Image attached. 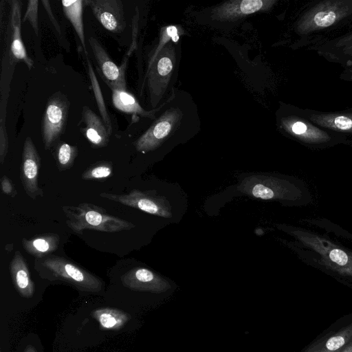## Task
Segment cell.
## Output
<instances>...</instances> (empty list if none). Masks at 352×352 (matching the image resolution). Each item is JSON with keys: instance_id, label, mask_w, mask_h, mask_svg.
<instances>
[{"instance_id": "cell-1", "label": "cell", "mask_w": 352, "mask_h": 352, "mask_svg": "<svg viewBox=\"0 0 352 352\" xmlns=\"http://www.w3.org/2000/svg\"><path fill=\"white\" fill-rule=\"evenodd\" d=\"M352 25V0L308 2L297 16L293 30L295 45L308 49L330 37L333 32Z\"/></svg>"}, {"instance_id": "cell-2", "label": "cell", "mask_w": 352, "mask_h": 352, "mask_svg": "<svg viewBox=\"0 0 352 352\" xmlns=\"http://www.w3.org/2000/svg\"><path fill=\"white\" fill-rule=\"evenodd\" d=\"M34 268L43 279L66 283L80 291L94 293L102 288L100 278L62 256L49 255L36 258Z\"/></svg>"}, {"instance_id": "cell-3", "label": "cell", "mask_w": 352, "mask_h": 352, "mask_svg": "<svg viewBox=\"0 0 352 352\" xmlns=\"http://www.w3.org/2000/svg\"><path fill=\"white\" fill-rule=\"evenodd\" d=\"M279 121L280 126L285 133L307 146L324 148L349 142L342 135L312 122L305 115L302 109L294 107L285 109Z\"/></svg>"}, {"instance_id": "cell-4", "label": "cell", "mask_w": 352, "mask_h": 352, "mask_svg": "<svg viewBox=\"0 0 352 352\" xmlns=\"http://www.w3.org/2000/svg\"><path fill=\"white\" fill-rule=\"evenodd\" d=\"M66 224L76 233L85 230L105 232L129 230L135 227L132 223L107 213L105 209L89 203L62 208Z\"/></svg>"}, {"instance_id": "cell-5", "label": "cell", "mask_w": 352, "mask_h": 352, "mask_svg": "<svg viewBox=\"0 0 352 352\" xmlns=\"http://www.w3.org/2000/svg\"><path fill=\"white\" fill-rule=\"evenodd\" d=\"M292 234L320 256L326 266L340 274L352 277V252L309 232L297 230L293 231Z\"/></svg>"}, {"instance_id": "cell-6", "label": "cell", "mask_w": 352, "mask_h": 352, "mask_svg": "<svg viewBox=\"0 0 352 352\" xmlns=\"http://www.w3.org/2000/svg\"><path fill=\"white\" fill-rule=\"evenodd\" d=\"M239 190L256 198L295 201L302 196L300 190L287 180L261 175L245 178Z\"/></svg>"}, {"instance_id": "cell-7", "label": "cell", "mask_w": 352, "mask_h": 352, "mask_svg": "<svg viewBox=\"0 0 352 352\" xmlns=\"http://www.w3.org/2000/svg\"><path fill=\"white\" fill-rule=\"evenodd\" d=\"M69 102L61 92L52 95L47 102L41 122V134L45 149H51L65 130Z\"/></svg>"}, {"instance_id": "cell-8", "label": "cell", "mask_w": 352, "mask_h": 352, "mask_svg": "<svg viewBox=\"0 0 352 352\" xmlns=\"http://www.w3.org/2000/svg\"><path fill=\"white\" fill-rule=\"evenodd\" d=\"M100 197L159 217L168 218L172 216L168 201L150 192L133 189L127 194L121 195L102 192Z\"/></svg>"}, {"instance_id": "cell-9", "label": "cell", "mask_w": 352, "mask_h": 352, "mask_svg": "<svg viewBox=\"0 0 352 352\" xmlns=\"http://www.w3.org/2000/svg\"><path fill=\"white\" fill-rule=\"evenodd\" d=\"M40 166L39 154L30 137H27L22 153L20 179L26 195L33 199L43 196V191L38 185Z\"/></svg>"}, {"instance_id": "cell-10", "label": "cell", "mask_w": 352, "mask_h": 352, "mask_svg": "<svg viewBox=\"0 0 352 352\" xmlns=\"http://www.w3.org/2000/svg\"><path fill=\"white\" fill-rule=\"evenodd\" d=\"M308 50L344 68L352 67V30L322 41Z\"/></svg>"}, {"instance_id": "cell-11", "label": "cell", "mask_w": 352, "mask_h": 352, "mask_svg": "<svg viewBox=\"0 0 352 352\" xmlns=\"http://www.w3.org/2000/svg\"><path fill=\"white\" fill-rule=\"evenodd\" d=\"M305 115L316 125L344 136L352 142V107L336 111L302 109Z\"/></svg>"}, {"instance_id": "cell-12", "label": "cell", "mask_w": 352, "mask_h": 352, "mask_svg": "<svg viewBox=\"0 0 352 352\" xmlns=\"http://www.w3.org/2000/svg\"><path fill=\"white\" fill-rule=\"evenodd\" d=\"M95 17L107 30L120 33L126 27L122 2L120 0H88Z\"/></svg>"}, {"instance_id": "cell-13", "label": "cell", "mask_w": 352, "mask_h": 352, "mask_svg": "<svg viewBox=\"0 0 352 352\" xmlns=\"http://www.w3.org/2000/svg\"><path fill=\"white\" fill-rule=\"evenodd\" d=\"M123 285L131 290L162 293L170 289V283L153 271L144 267H135L122 277Z\"/></svg>"}, {"instance_id": "cell-14", "label": "cell", "mask_w": 352, "mask_h": 352, "mask_svg": "<svg viewBox=\"0 0 352 352\" xmlns=\"http://www.w3.org/2000/svg\"><path fill=\"white\" fill-rule=\"evenodd\" d=\"M89 43L94 53L102 78L109 88L126 90L125 73L109 57L100 42L94 36L89 38Z\"/></svg>"}, {"instance_id": "cell-15", "label": "cell", "mask_w": 352, "mask_h": 352, "mask_svg": "<svg viewBox=\"0 0 352 352\" xmlns=\"http://www.w3.org/2000/svg\"><path fill=\"white\" fill-rule=\"evenodd\" d=\"M274 0L230 1L212 10V18L220 21L234 20L260 11H267Z\"/></svg>"}, {"instance_id": "cell-16", "label": "cell", "mask_w": 352, "mask_h": 352, "mask_svg": "<svg viewBox=\"0 0 352 352\" xmlns=\"http://www.w3.org/2000/svg\"><path fill=\"white\" fill-rule=\"evenodd\" d=\"M177 118L175 112H168L162 116L136 140V150L146 153L155 149L169 135Z\"/></svg>"}, {"instance_id": "cell-17", "label": "cell", "mask_w": 352, "mask_h": 352, "mask_svg": "<svg viewBox=\"0 0 352 352\" xmlns=\"http://www.w3.org/2000/svg\"><path fill=\"white\" fill-rule=\"evenodd\" d=\"M10 54L16 61H23L29 69L33 67L34 62L29 57L21 37V1H10Z\"/></svg>"}, {"instance_id": "cell-18", "label": "cell", "mask_w": 352, "mask_h": 352, "mask_svg": "<svg viewBox=\"0 0 352 352\" xmlns=\"http://www.w3.org/2000/svg\"><path fill=\"white\" fill-rule=\"evenodd\" d=\"M80 123L81 133L93 146L101 148L108 144L111 135L103 120L87 106L82 107Z\"/></svg>"}, {"instance_id": "cell-19", "label": "cell", "mask_w": 352, "mask_h": 352, "mask_svg": "<svg viewBox=\"0 0 352 352\" xmlns=\"http://www.w3.org/2000/svg\"><path fill=\"white\" fill-rule=\"evenodd\" d=\"M13 284L24 298H31L35 292L34 283L30 278L28 265L19 251H16L9 264Z\"/></svg>"}, {"instance_id": "cell-20", "label": "cell", "mask_w": 352, "mask_h": 352, "mask_svg": "<svg viewBox=\"0 0 352 352\" xmlns=\"http://www.w3.org/2000/svg\"><path fill=\"white\" fill-rule=\"evenodd\" d=\"M60 237L54 233H45L33 238L23 239L22 246L26 252L36 258H41L55 252L59 245Z\"/></svg>"}, {"instance_id": "cell-21", "label": "cell", "mask_w": 352, "mask_h": 352, "mask_svg": "<svg viewBox=\"0 0 352 352\" xmlns=\"http://www.w3.org/2000/svg\"><path fill=\"white\" fill-rule=\"evenodd\" d=\"M112 91V102L114 107L118 110L138 115L142 117L153 118V111L144 110L139 104L135 98L126 90H122L115 88H111Z\"/></svg>"}, {"instance_id": "cell-22", "label": "cell", "mask_w": 352, "mask_h": 352, "mask_svg": "<svg viewBox=\"0 0 352 352\" xmlns=\"http://www.w3.org/2000/svg\"><path fill=\"white\" fill-rule=\"evenodd\" d=\"M91 316L103 329L111 331L120 329L130 320L127 313L112 308L97 309Z\"/></svg>"}, {"instance_id": "cell-23", "label": "cell", "mask_w": 352, "mask_h": 352, "mask_svg": "<svg viewBox=\"0 0 352 352\" xmlns=\"http://www.w3.org/2000/svg\"><path fill=\"white\" fill-rule=\"evenodd\" d=\"M63 12L73 25L83 47L85 56H87L83 25V6L85 1H62Z\"/></svg>"}, {"instance_id": "cell-24", "label": "cell", "mask_w": 352, "mask_h": 352, "mask_svg": "<svg viewBox=\"0 0 352 352\" xmlns=\"http://www.w3.org/2000/svg\"><path fill=\"white\" fill-rule=\"evenodd\" d=\"M53 155L60 171L70 169L78 155V148L66 142H57L53 151Z\"/></svg>"}, {"instance_id": "cell-25", "label": "cell", "mask_w": 352, "mask_h": 352, "mask_svg": "<svg viewBox=\"0 0 352 352\" xmlns=\"http://www.w3.org/2000/svg\"><path fill=\"white\" fill-rule=\"evenodd\" d=\"M86 56V62H87V72L89 76V79L91 80V84L92 85L93 91L94 93V96L96 97V100L100 110V116L107 127V129L110 135L112 133V124L111 122V119L109 115L107 112V108L105 107V103L104 102V99L102 95V92L100 88V85L96 79V75L94 72L93 67L91 64L87 56Z\"/></svg>"}, {"instance_id": "cell-26", "label": "cell", "mask_w": 352, "mask_h": 352, "mask_svg": "<svg viewBox=\"0 0 352 352\" xmlns=\"http://www.w3.org/2000/svg\"><path fill=\"white\" fill-rule=\"evenodd\" d=\"M352 340V323L325 340L320 352H338Z\"/></svg>"}, {"instance_id": "cell-27", "label": "cell", "mask_w": 352, "mask_h": 352, "mask_svg": "<svg viewBox=\"0 0 352 352\" xmlns=\"http://www.w3.org/2000/svg\"><path fill=\"white\" fill-rule=\"evenodd\" d=\"M113 174L111 162L100 161L89 166L82 174L84 180H105Z\"/></svg>"}, {"instance_id": "cell-28", "label": "cell", "mask_w": 352, "mask_h": 352, "mask_svg": "<svg viewBox=\"0 0 352 352\" xmlns=\"http://www.w3.org/2000/svg\"><path fill=\"white\" fill-rule=\"evenodd\" d=\"M178 30L175 26L170 25L165 28L162 29L160 38L159 44L155 49L150 61L148 63V67L151 66L153 63L155 61L158 54L160 53V51L162 50L164 45L170 39L173 38L177 37Z\"/></svg>"}, {"instance_id": "cell-29", "label": "cell", "mask_w": 352, "mask_h": 352, "mask_svg": "<svg viewBox=\"0 0 352 352\" xmlns=\"http://www.w3.org/2000/svg\"><path fill=\"white\" fill-rule=\"evenodd\" d=\"M38 1L37 0H30L23 19V22L28 21L30 23L36 36H38Z\"/></svg>"}, {"instance_id": "cell-30", "label": "cell", "mask_w": 352, "mask_h": 352, "mask_svg": "<svg viewBox=\"0 0 352 352\" xmlns=\"http://www.w3.org/2000/svg\"><path fill=\"white\" fill-rule=\"evenodd\" d=\"M41 3L43 4V8L45 9L46 12L56 31L57 36L60 40V43L63 45V47L65 49L68 50L69 43L67 41V39H65V38L63 36V33L61 30V28H60V25L52 10L50 1L47 0H42Z\"/></svg>"}, {"instance_id": "cell-31", "label": "cell", "mask_w": 352, "mask_h": 352, "mask_svg": "<svg viewBox=\"0 0 352 352\" xmlns=\"http://www.w3.org/2000/svg\"><path fill=\"white\" fill-rule=\"evenodd\" d=\"M8 151V138L6 122L1 119L0 124V163L3 164Z\"/></svg>"}, {"instance_id": "cell-32", "label": "cell", "mask_w": 352, "mask_h": 352, "mask_svg": "<svg viewBox=\"0 0 352 352\" xmlns=\"http://www.w3.org/2000/svg\"><path fill=\"white\" fill-rule=\"evenodd\" d=\"M1 188L3 194L12 197H14L17 194L12 180L6 175H3L1 179Z\"/></svg>"}, {"instance_id": "cell-33", "label": "cell", "mask_w": 352, "mask_h": 352, "mask_svg": "<svg viewBox=\"0 0 352 352\" xmlns=\"http://www.w3.org/2000/svg\"><path fill=\"white\" fill-rule=\"evenodd\" d=\"M340 78L344 81L352 82V67L344 68L340 75Z\"/></svg>"}, {"instance_id": "cell-34", "label": "cell", "mask_w": 352, "mask_h": 352, "mask_svg": "<svg viewBox=\"0 0 352 352\" xmlns=\"http://www.w3.org/2000/svg\"><path fill=\"white\" fill-rule=\"evenodd\" d=\"M324 342V340H320V342H316L310 346L305 352H320Z\"/></svg>"}, {"instance_id": "cell-35", "label": "cell", "mask_w": 352, "mask_h": 352, "mask_svg": "<svg viewBox=\"0 0 352 352\" xmlns=\"http://www.w3.org/2000/svg\"><path fill=\"white\" fill-rule=\"evenodd\" d=\"M338 352H352V340H351L344 347Z\"/></svg>"}, {"instance_id": "cell-36", "label": "cell", "mask_w": 352, "mask_h": 352, "mask_svg": "<svg viewBox=\"0 0 352 352\" xmlns=\"http://www.w3.org/2000/svg\"><path fill=\"white\" fill-rule=\"evenodd\" d=\"M23 352H36V351L32 346H28Z\"/></svg>"}]
</instances>
